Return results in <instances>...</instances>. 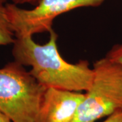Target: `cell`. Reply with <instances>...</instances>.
<instances>
[{
    "instance_id": "3957f363",
    "label": "cell",
    "mask_w": 122,
    "mask_h": 122,
    "mask_svg": "<svg viewBox=\"0 0 122 122\" xmlns=\"http://www.w3.org/2000/svg\"><path fill=\"white\" fill-rule=\"evenodd\" d=\"M92 69L90 87L72 122H96L122 111V65L105 56Z\"/></svg>"
},
{
    "instance_id": "9c48e42d",
    "label": "cell",
    "mask_w": 122,
    "mask_h": 122,
    "mask_svg": "<svg viewBox=\"0 0 122 122\" xmlns=\"http://www.w3.org/2000/svg\"><path fill=\"white\" fill-rule=\"evenodd\" d=\"M40 0H12V3L14 4L23 5V4H30L36 5Z\"/></svg>"
},
{
    "instance_id": "8fae6325",
    "label": "cell",
    "mask_w": 122,
    "mask_h": 122,
    "mask_svg": "<svg viewBox=\"0 0 122 122\" xmlns=\"http://www.w3.org/2000/svg\"><path fill=\"white\" fill-rule=\"evenodd\" d=\"M7 0H0V2H2V3H5Z\"/></svg>"
},
{
    "instance_id": "277c9868",
    "label": "cell",
    "mask_w": 122,
    "mask_h": 122,
    "mask_svg": "<svg viewBox=\"0 0 122 122\" xmlns=\"http://www.w3.org/2000/svg\"><path fill=\"white\" fill-rule=\"evenodd\" d=\"M105 0H40L33 9L6 4L7 15L15 36H32L52 29L54 20L62 14L83 7H96Z\"/></svg>"
},
{
    "instance_id": "6da1fadb",
    "label": "cell",
    "mask_w": 122,
    "mask_h": 122,
    "mask_svg": "<svg viewBox=\"0 0 122 122\" xmlns=\"http://www.w3.org/2000/svg\"><path fill=\"white\" fill-rule=\"evenodd\" d=\"M45 44H38L32 36L16 37L12 54L14 61L30 67V74L46 88L86 92L93 78V69L87 61L71 63L58 50L57 33L52 29Z\"/></svg>"
},
{
    "instance_id": "30bf717a",
    "label": "cell",
    "mask_w": 122,
    "mask_h": 122,
    "mask_svg": "<svg viewBox=\"0 0 122 122\" xmlns=\"http://www.w3.org/2000/svg\"><path fill=\"white\" fill-rule=\"evenodd\" d=\"M0 122H12L5 114L0 111Z\"/></svg>"
},
{
    "instance_id": "7a4b0ae2",
    "label": "cell",
    "mask_w": 122,
    "mask_h": 122,
    "mask_svg": "<svg viewBox=\"0 0 122 122\" xmlns=\"http://www.w3.org/2000/svg\"><path fill=\"white\" fill-rule=\"evenodd\" d=\"M46 87L16 61L0 68V111L12 122H40Z\"/></svg>"
},
{
    "instance_id": "5b68a950",
    "label": "cell",
    "mask_w": 122,
    "mask_h": 122,
    "mask_svg": "<svg viewBox=\"0 0 122 122\" xmlns=\"http://www.w3.org/2000/svg\"><path fill=\"white\" fill-rule=\"evenodd\" d=\"M84 98L85 94L80 92L46 88L40 107V122H72Z\"/></svg>"
},
{
    "instance_id": "52a82bcc",
    "label": "cell",
    "mask_w": 122,
    "mask_h": 122,
    "mask_svg": "<svg viewBox=\"0 0 122 122\" xmlns=\"http://www.w3.org/2000/svg\"><path fill=\"white\" fill-rule=\"evenodd\" d=\"M109 60L122 65V43L115 45L107 54Z\"/></svg>"
},
{
    "instance_id": "ba28073f",
    "label": "cell",
    "mask_w": 122,
    "mask_h": 122,
    "mask_svg": "<svg viewBox=\"0 0 122 122\" xmlns=\"http://www.w3.org/2000/svg\"><path fill=\"white\" fill-rule=\"evenodd\" d=\"M102 122H122V111L110 115Z\"/></svg>"
},
{
    "instance_id": "8992f818",
    "label": "cell",
    "mask_w": 122,
    "mask_h": 122,
    "mask_svg": "<svg viewBox=\"0 0 122 122\" xmlns=\"http://www.w3.org/2000/svg\"><path fill=\"white\" fill-rule=\"evenodd\" d=\"M4 4L0 2V46L13 44L16 38Z\"/></svg>"
}]
</instances>
